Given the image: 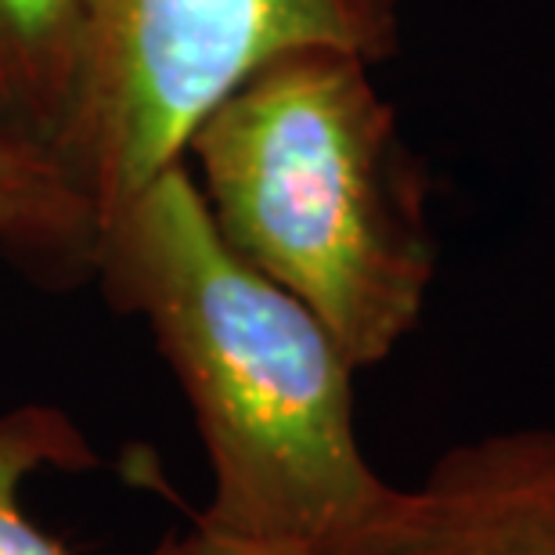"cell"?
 Returning a JSON list of instances; mask_svg holds the SVG:
<instances>
[{
    "label": "cell",
    "instance_id": "6da1fadb",
    "mask_svg": "<svg viewBox=\"0 0 555 555\" xmlns=\"http://www.w3.org/2000/svg\"><path fill=\"white\" fill-rule=\"evenodd\" d=\"M94 282L152 328L214 469L203 519L347 555L393 483L372 469L332 332L220 238L184 159L102 217Z\"/></svg>",
    "mask_w": 555,
    "mask_h": 555
},
{
    "label": "cell",
    "instance_id": "7a4b0ae2",
    "mask_svg": "<svg viewBox=\"0 0 555 555\" xmlns=\"http://www.w3.org/2000/svg\"><path fill=\"white\" fill-rule=\"evenodd\" d=\"M372 69L336 48L278 54L206 108L181 155L220 238L358 372L412 336L437 278L429 173Z\"/></svg>",
    "mask_w": 555,
    "mask_h": 555
},
{
    "label": "cell",
    "instance_id": "3957f363",
    "mask_svg": "<svg viewBox=\"0 0 555 555\" xmlns=\"http://www.w3.org/2000/svg\"><path fill=\"white\" fill-rule=\"evenodd\" d=\"M404 0H87L76 98L54 155L102 217L184 155L192 127L278 54L401 51Z\"/></svg>",
    "mask_w": 555,
    "mask_h": 555
},
{
    "label": "cell",
    "instance_id": "277c9868",
    "mask_svg": "<svg viewBox=\"0 0 555 555\" xmlns=\"http://www.w3.org/2000/svg\"><path fill=\"white\" fill-rule=\"evenodd\" d=\"M347 555H555V429L454 443L415 487H390Z\"/></svg>",
    "mask_w": 555,
    "mask_h": 555
},
{
    "label": "cell",
    "instance_id": "5b68a950",
    "mask_svg": "<svg viewBox=\"0 0 555 555\" xmlns=\"http://www.w3.org/2000/svg\"><path fill=\"white\" fill-rule=\"evenodd\" d=\"M98 217L59 155L0 127V253L51 288L94 278Z\"/></svg>",
    "mask_w": 555,
    "mask_h": 555
},
{
    "label": "cell",
    "instance_id": "8992f818",
    "mask_svg": "<svg viewBox=\"0 0 555 555\" xmlns=\"http://www.w3.org/2000/svg\"><path fill=\"white\" fill-rule=\"evenodd\" d=\"M87 0H0V127L54 152L69 119Z\"/></svg>",
    "mask_w": 555,
    "mask_h": 555
},
{
    "label": "cell",
    "instance_id": "52a82bcc",
    "mask_svg": "<svg viewBox=\"0 0 555 555\" xmlns=\"http://www.w3.org/2000/svg\"><path fill=\"white\" fill-rule=\"evenodd\" d=\"M102 459L83 429L54 404H18L0 415V555H73L26 513L37 473H87ZM149 555H184V538L166 534Z\"/></svg>",
    "mask_w": 555,
    "mask_h": 555
},
{
    "label": "cell",
    "instance_id": "ba28073f",
    "mask_svg": "<svg viewBox=\"0 0 555 555\" xmlns=\"http://www.w3.org/2000/svg\"><path fill=\"white\" fill-rule=\"evenodd\" d=\"M184 555H325V552L299 545V541L238 534V530L217 527V524H209V519L198 516L192 534L184 538Z\"/></svg>",
    "mask_w": 555,
    "mask_h": 555
}]
</instances>
